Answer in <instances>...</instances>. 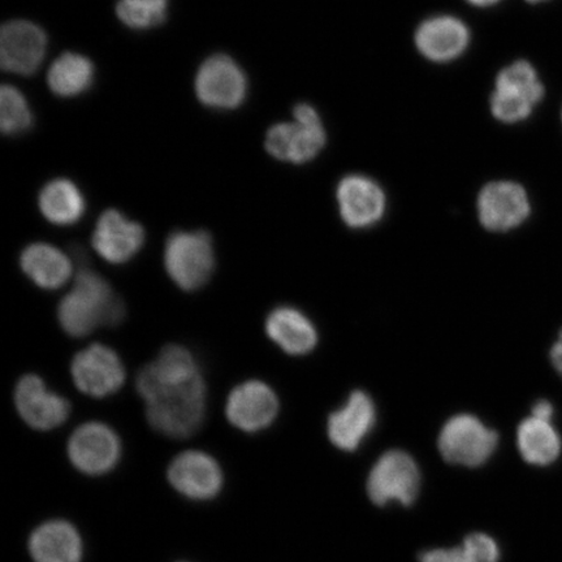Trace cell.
<instances>
[{
    "label": "cell",
    "mask_w": 562,
    "mask_h": 562,
    "mask_svg": "<svg viewBox=\"0 0 562 562\" xmlns=\"http://www.w3.org/2000/svg\"><path fill=\"white\" fill-rule=\"evenodd\" d=\"M136 390L146 403V418L157 432L191 438L206 416L207 386L191 351L168 344L156 361L139 369Z\"/></svg>",
    "instance_id": "cell-1"
},
{
    "label": "cell",
    "mask_w": 562,
    "mask_h": 562,
    "mask_svg": "<svg viewBox=\"0 0 562 562\" xmlns=\"http://www.w3.org/2000/svg\"><path fill=\"white\" fill-rule=\"evenodd\" d=\"M125 318V305L108 280L81 267L76 273L72 292L61 299L58 319L72 337L88 336L98 327H115Z\"/></svg>",
    "instance_id": "cell-2"
},
{
    "label": "cell",
    "mask_w": 562,
    "mask_h": 562,
    "mask_svg": "<svg viewBox=\"0 0 562 562\" xmlns=\"http://www.w3.org/2000/svg\"><path fill=\"white\" fill-rule=\"evenodd\" d=\"M165 265L182 291L201 290L215 270L213 237L203 229L172 232L166 241Z\"/></svg>",
    "instance_id": "cell-3"
},
{
    "label": "cell",
    "mask_w": 562,
    "mask_h": 562,
    "mask_svg": "<svg viewBox=\"0 0 562 562\" xmlns=\"http://www.w3.org/2000/svg\"><path fill=\"white\" fill-rule=\"evenodd\" d=\"M293 123L271 126L266 135L270 156L288 164L301 165L312 160L326 144V132L318 112L306 103L293 110Z\"/></svg>",
    "instance_id": "cell-4"
},
{
    "label": "cell",
    "mask_w": 562,
    "mask_h": 562,
    "mask_svg": "<svg viewBox=\"0 0 562 562\" xmlns=\"http://www.w3.org/2000/svg\"><path fill=\"white\" fill-rule=\"evenodd\" d=\"M544 87L529 61L518 60L504 68L491 97L492 114L503 123L515 124L530 117L542 102Z\"/></svg>",
    "instance_id": "cell-5"
},
{
    "label": "cell",
    "mask_w": 562,
    "mask_h": 562,
    "mask_svg": "<svg viewBox=\"0 0 562 562\" xmlns=\"http://www.w3.org/2000/svg\"><path fill=\"white\" fill-rule=\"evenodd\" d=\"M194 87L200 102L213 110L238 109L248 97V77L227 54H214L203 61Z\"/></svg>",
    "instance_id": "cell-6"
},
{
    "label": "cell",
    "mask_w": 562,
    "mask_h": 562,
    "mask_svg": "<svg viewBox=\"0 0 562 562\" xmlns=\"http://www.w3.org/2000/svg\"><path fill=\"white\" fill-rule=\"evenodd\" d=\"M498 437L473 416H456L442 427L439 449L454 465L476 468L488 461L497 447Z\"/></svg>",
    "instance_id": "cell-7"
},
{
    "label": "cell",
    "mask_w": 562,
    "mask_h": 562,
    "mask_svg": "<svg viewBox=\"0 0 562 562\" xmlns=\"http://www.w3.org/2000/svg\"><path fill=\"white\" fill-rule=\"evenodd\" d=\"M68 457L72 465L83 474H108L121 460L122 442L109 426L89 422L70 435Z\"/></svg>",
    "instance_id": "cell-8"
},
{
    "label": "cell",
    "mask_w": 562,
    "mask_h": 562,
    "mask_svg": "<svg viewBox=\"0 0 562 562\" xmlns=\"http://www.w3.org/2000/svg\"><path fill=\"white\" fill-rule=\"evenodd\" d=\"M419 481V470L412 457L403 451H390L371 470L369 496L376 505L391 502L411 505L418 495Z\"/></svg>",
    "instance_id": "cell-9"
},
{
    "label": "cell",
    "mask_w": 562,
    "mask_h": 562,
    "mask_svg": "<svg viewBox=\"0 0 562 562\" xmlns=\"http://www.w3.org/2000/svg\"><path fill=\"white\" fill-rule=\"evenodd\" d=\"M74 382L82 393L102 398L121 390L125 369L115 350L100 342L79 351L70 363Z\"/></svg>",
    "instance_id": "cell-10"
},
{
    "label": "cell",
    "mask_w": 562,
    "mask_h": 562,
    "mask_svg": "<svg viewBox=\"0 0 562 562\" xmlns=\"http://www.w3.org/2000/svg\"><path fill=\"white\" fill-rule=\"evenodd\" d=\"M47 52V35L32 21L13 20L0 33V63L7 72L32 76L40 69Z\"/></svg>",
    "instance_id": "cell-11"
},
{
    "label": "cell",
    "mask_w": 562,
    "mask_h": 562,
    "mask_svg": "<svg viewBox=\"0 0 562 562\" xmlns=\"http://www.w3.org/2000/svg\"><path fill=\"white\" fill-rule=\"evenodd\" d=\"M168 481L182 496L195 502H207L220 495L223 473L214 457L201 451L176 456L168 468Z\"/></svg>",
    "instance_id": "cell-12"
},
{
    "label": "cell",
    "mask_w": 562,
    "mask_h": 562,
    "mask_svg": "<svg viewBox=\"0 0 562 562\" xmlns=\"http://www.w3.org/2000/svg\"><path fill=\"white\" fill-rule=\"evenodd\" d=\"M482 226L488 231L515 229L530 216L531 205L525 189L513 181H495L484 187L477 199Z\"/></svg>",
    "instance_id": "cell-13"
},
{
    "label": "cell",
    "mask_w": 562,
    "mask_h": 562,
    "mask_svg": "<svg viewBox=\"0 0 562 562\" xmlns=\"http://www.w3.org/2000/svg\"><path fill=\"white\" fill-rule=\"evenodd\" d=\"M15 405L25 424L40 431L54 430L65 424L70 414L68 400L48 392L44 381L34 374L20 378Z\"/></svg>",
    "instance_id": "cell-14"
},
{
    "label": "cell",
    "mask_w": 562,
    "mask_h": 562,
    "mask_svg": "<svg viewBox=\"0 0 562 562\" xmlns=\"http://www.w3.org/2000/svg\"><path fill=\"white\" fill-rule=\"evenodd\" d=\"M278 413L279 400L276 392L262 382H246L229 393L226 416L232 425L245 432L265 430Z\"/></svg>",
    "instance_id": "cell-15"
},
{
    "label": "cell",
    "mask_w": 562,
    "mask_h": 562,
    "mask_svg": "<svg viewBox=\"0 0 562 562\" xmlns=\"http://www.w3.org/2000/svg\"><path fill=\"white\" fill-rule=\"evenodd\" d=\"M144 243V227L115 209L104 211L91 237V245L98 255L114 265L128 262L143 248Z\"/></svg>",
    "instance_id": "cell-16"
},
{
    "label": "cell",
    "mask_w": 562,
    "mask_h": 562,
    "mask_svg": "<svg viewBox=\"0 0 562 562\" xmlns=\"http://www.w3.org/2000/svg\"><path fill=\"white\" fill-rule=\"evenodd\" d=\"M342 221L351 228H368L382 220L385 211V195L374 180L351 175L337 187Z\"/></svg>",
    "instance_id": "cell-17"
},
{
    "label": "cell",
    "mask_w": 562,
    "mask_h": 562,
    "mask_svg": "<svg viewBox=\"0 0 562 562\" xmlns=\"http://www.w3.org/2000/svg\"><path fill=\"white\" fill-rule=\"evenodd\" d=\"M470 42L468 26L452 16H439L425 21L418 27L416 44L420 54L437 63L459 58Z\"/></svg>",
    "instance_id": "cell-18"
},
{
    "label": "cell",
    "mask_w": 562,
    "mask_h": 562,
    "mask_svg": "<svg viewBox=\"0 0 562 562\" xmlns=\"http://www.w3.org/2000/svg\"><path fill=\"white\" fill-rule=\"evenodd\" d=\"M375 424V405L364 392H353L344 409L328 419V437L342 451H355Z\"/></svg>",
    "instance_id": "cell-19"
},
{
    "label": "cell",
    "mask_w": 562,
    "mask_h": 562,
    "mask_svg": "<svg viewBox=\"0 0 562 562\" xmlns=\"http://www.w3.org/2000/svg\"><path fill=\"white\" fill-rule=\"evenodd\" d=\"M30 552L34 562H81L82 538L72 524L55 519L32 532Z\"/></svg>",
    "instance_id": "cell-20"
},
{
    "label": "cell",
    "mask_w": 562,
    "mask_h": 562,
    "mask_svg": "<svg viewBox=\"0 0 562 562\" xmlns=\"http://www.w3.org/2000/svg\"><path fill=\"white\" fill-rule=\"evenodd\" d=\"M266 333L288 355L302 356L318 341L313 323L296 308L278 307L266 319Z\"/></svg>",
    "instance_id": "cell-21"
},
{
    "label": "cell",
    "mask_w": 562,
    "mask_h": 562,
    "mask_svg": "<svg viewBox=\"0 0 562 562\" xmlns=\"http://www.w3.org/2000/svg\"><path fill=\"white\" fill-rule=\"evenodd\" d=\"M21 269L35 284L45 290H58L72 276L70 259L55 246L34 243L21 252Z\"/></svg>",
    "instance_id": "cell-22"
},
{
    "label": "cell",
    "mask_w": 562,
    "mask_h": 562,
    "mask_svg": "<svg viewBox=\"0 0 562 562\" xmlns=\"http://www.w3.org/2000/svg\"><path fill=\"white\" fill-rule=\"evenodd\" d=\"M42 215L56 226H72L86 214L87 203L79 187L68 179H55L38 196Z\"/></svg>",
    "instance_id": "cell-23"
},
{
    "label": "cell",
    "mask_w": 562,
    "mask_h": 562,
    "mask_svg": "<svg viewBox=\"0 0 562 562\" xmlns=\"http://www.w3.org/2000/svg\"><path fill=\"white\" fill-rule=\"evenodd\" d=\"M519 453L531 465L547 467L558 460L561 453L560 435L550 420L527 418L518 427Z\"/></svg>",
    "instance_id": "cell-24"
},
{
    "label": "cell",
    "mask_w": 562,
    "mask_h": 562,
    "mask_svg": "<svg viewBox=\"0 0 562 562\" xmlns=\"http://www.w3.org/2000/svg\"><path fill=\"white\" fill-rule=\"evenodd\" d=\"M95 68L86 55L66 53L53 63L47 74L48 88L60 98L79 97L93 87Z\"/></svg>",
    "instance_id": "cell-25"
},
{
    "label": "cell",
    "mask_w": 562,
    "mask_h": 562,
    "mask_svg": "<svg viewBox=\"0 0 562 562\" xmlns=\"http://www.w3.org/2000/svg\"><path fill=\"white\" fill-rule=\"evenodd\" d=\"M116 15L132 31L156 30L168 15V0H117Z\"/></svg>",
    "instance_id": "cell-26"
},
{
    "label": "cell",
    "mask_w": 562,
    "mask_h": 562,
    "mask_svg": "<svg viewBox=\"0 0 562 562\" xmlns=\"http://www.w3.org/2000/svg\"><path fill=\"white\" fill-rule=\"evenodd\" d=\"M34 124L30 103L21 91L12 86L0 90V126L5 136H21Z\"/></svg>",
    "instance_id": "cell-27"
},
{
    "label": "cell",
    "mask_w": 562,
    "mask_h": 562,
    "mask_svg": "<svg viewBox=\"0 0 562 562\" xmlns=\"http://www.w3.org/2000/svg\"><path fill=\"white\" fill-rule=\"evenodd\" d=\"M465 562H498L497 544L486 533H472L461 546Z\"/></svg>",
    "instance_id": "cell-28"
},
{
    "label": "cell",
    "mask_w": 562,
    "mask_h": 562,
    "mask_svg": "<svg viewBox=\"0 0 562 562\" xmlns=\"http://www.w3.org/2000/svg\"><path fill=\"white\" fill-rule=\"evenodd\" d=\"M420 562H460L459 550L454 548H439L420 554Z\"/></svg>",
    "instance_id": "cell-29"
},
{
    "label": "cell",
    "mask_w": 562,
    "mask_h": 562,
    "mask_svg": "<svg viewBox=\"0 0 562 562\" xmlns=\"http://www.w3.org/2000/svg\"><path fill=\"white\" fill-rule=\"evenodd\" d=\"M553 414V405L551 403L546 402V400H540V402H538L532 407V417L539 419L552 422Z\"/></svg>",
    "instance_id": "cell-30"
},
{
    "label": "cell",
    "mask_w": 562,
    "mask_h": 562,
    "mask_svg": "<svg viewBox=\"0 0 562 562\" xmlns=\"http://www.w3.org/2000/svg\"><path fill=\"white\" fill-rule=\"evenodd\" d=\"M551 361L553 368L557 369V371L562 378V329L559 334L558 340L554 341L553 347L551 349Z\"/></svg>",
    "instance_id": "cell-31"
},
{
    "label": "cell",
    "mask_w": 562,
    "mask_h": 562,
    "mask_svg": "<svg viewBox=\"0 0 562 562\" xmlns=\"http://www.w3.org/2000/svg\"><path fill=\"white\" fill-rule=\"evenodd\" d=\"M467 2L475 7H491L501 2V0H467Z\"/></svg>",
    "instance_id": "cell-32"
},
{
    "label": "cell",
    "mask_w": 562,
    "mask_h": 562,
    "mask_svg": "<svg viewBox=\"0 0 562 562\" xmlns=\"http://www.w3.org/2000/svg\"><path fill=\"white\" fill-rule=\"evenodd\" d=\"M526 2L530 3V4H540V3L550 2V0H526Z\"/></svg>",
    "instance_id": "cell-33"
},
{
    "label": "cell",
    "mask_w": 562,
    "mask_h": 562,
    "mask_svg": "<svg viewBox=\"0 0 562 562\" xmlns=\"http://www.w3.org/2000/svg\"><path fill=\"white\" fill-rule=\"evenodd\" d=\"M561 117H562V114H561Z\"/></svg>",
    "instance_id": "cell-34"
}]
</instances>
